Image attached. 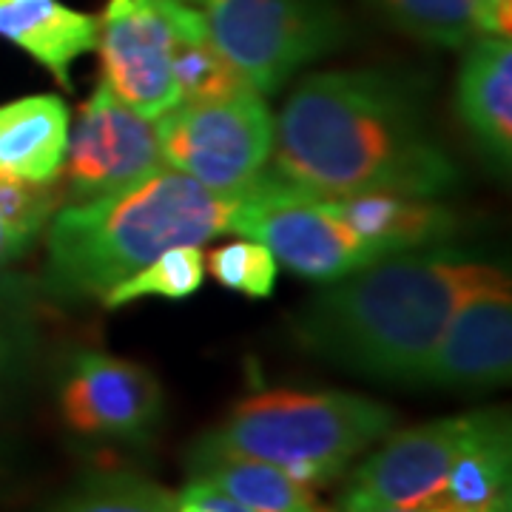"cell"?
<instances>
[{
  "instance_id": "obj_1",
  "label": "cell",
  "mask_w": 512,
  "mask_h": 512,
  "mask_svg": "<svg viewBox=\"0 0 512 512\" xmlns=\"http://www.w3.org/2000/svg\"><path fill=\"white\" fill-rule=\"evenodd\" d=\"M274 168L288 194L330 200L456 191L458 165L427 120L419 92L379 69L316 72L274 117Z\"/></svg>"
},
{
  "instance_id": "obj_2",
  "label": "cell",
  "mask_w": 512,
  "mask_h": 512,
  "mask_svg": "<svg viewBox=\"0 0 512 512\" xmlns=\"http://www.w3.org/2000/svg\"><path fill=\"white\" fill-rule=\"evenodd\" d=\"M501 274L450 251H402L328 282L296 316L302 348L367 379L413 384L464 296Z\"/></svg>"
},
{
  "instance_id": "obj_3",
  "label": "cell",
  "mask_w": 512,
  "mask_h": 512,
  "mask_svg": "<svg viewBox=\"0 0 512 512\" xmlns=\"http://www.w3.org/2000/svg\"><path fill=\"white\" fill-rule=\"evenodd\" d=\"M248 191L217 194L163 165L123 191L63 205L49 222L43 285L57 299L103 296L168 248L237 234Z\"/></svg>"
},
{
  "instance_id": "obj_4",
  "label": "cell",
  "mask_w": 512,
  "mask_h": 512,
  "mask_svg": "<svg viewBox=\"0 0 512 512\" xmlns=\"http://www.w3.org/2000/svg\"><path fill=\"white\" fill-rule=\"evenodd\" d=\"M396 430V410L342 390H265L248 396L188 453V470L211 458H251L311 490L333 484L356 458Z\"/></svg>"
},
{
  "instance_id": "obj_5",
  "label": "cell",
  "mask_w": 512,
  "mask_h": 512,
  "mask_svg": "<svg viewBox=\"0 0 512 512\" xmlns=\"http://www.w3.org/2000/svg\"><path fill=\"white\" fill-rule=\"evenodd\" d=\"M197 6L211 40L256 94L279 92L345 37L333 0H183Z\"/></svg>"
},
{
  "instance_id": "obj_6",
  "label": "cell",
  "mask_w": 512,
  "mask_h": 512,
  "mask_svg": "<svg viewBox=\"0 0 512 512\" xmlns=\"http://www.w3.org/2000/svg\"><path fill=\"white\" fill-rule=\"evenodd\" d=\"M154 126L163 163L217 194H245L271 163L274 114L256 92L177 103Z\"/></svg>"
},
{
  "instance_id": "obj_7",
  "label": "cell",
  "mask_w": 512,
  "mask_h": 512,
  "mask_svg": "<svg viewBox=\"0 0 512 512\" xmlns=\"http://www.w3.org/2000/svg\"><path fill=\"white\" fill-rule=\"evenodd\" d=\"M237 234L259 239L279 265L311 282H336L390 256L376 242L356 234L328 200L288 194L268 171L242 202Z\"/></svg>"
},
{
  "instance_id": "obj_8",
  "label": "cell",
  "mask_w": 512,
  "mask_h": 512,
  "mask_svg": "<svg viewBox=\"0 0 512 512\" xmlns=\"http://www.w3.org/2000/svg\"><path fill=\"white\" fill-rule=\"evenodd\" d=\"M157 126L100 83L83 103L63 157L66 205L97 200L140 183L163 168Z\"/></svg>"
},
{
  "instance_id": "obj_9",
  "label": "cell",
  "mask_w": 512,
  "mask_h": 512,
  "mask_svg": "<svg viewBox=\"0 0 512 512\" xmlns=\"http://www.w3.org/2000/svg\"><path fill=\"white\" fill-rule=\"evenodd\" d=\"M60 419L89 441H146L163 419V387L148 367L103 350H80L57 382Z\"/></svg>"
},
{
  "instance_id": "obj_10",
  "label": "cell",
  "mask_w": 512,
  "mask_h": 512,
  "mask_svg": "<svg viewBox=\"0 0 512 512\" xmlns=\"http://www.w3.org/2000/svg\"><path fill=\"white\" fill-rule=\"evenodd\" d=\"M171 46L163 0H109L97 18L100 83L128 109L157 120L180 103Z\"/></svg>"
},
{
  "instance_id": "obj_11",
  "label": "cell",
  "mask_w": 512,
  "mask_h": 512,
  "mask_svg": "<svg viewBox=\"0 0 512 512\" xmlns=\"http://www.w3.org/2000/svg\"><path fill=\"white\" fill-rule=\"evenodd\" d=\"M493 410L424 421L402 433H390L353 470L345 495L421 507L441 487L456 458L473 444Z\"/></svg>"
},
{
  "instance_id": "obj_12",
  "label": "cell",
  "mask_w": 512,
  "mask_h": 512,
  "mask_svg": "<svg viewBox=\"0 0 512 512\" xmlns=\"http://www.w3.org/2000/svg\"><path fill=\"white\" fill-rule=\"evenodd\" d=\"M512 376V288L507 274L478 285L450 316L413 384L490 390Z\"/></svg>"
},
{
  "instance_id": "obj_13",
  "label": "cell",
  "mask_w": 512,
  "mask_h": 512,
  "mask_svg": "<svg viewBox=\"0 0 512 512\" xmlns=\"http://www.w3.org/2000/svg\"><path fill=\"white\" fill-rule=\"evenodd\" d=\"M456 109L464 128L495 165L512 160V46L504 37L478 35L461 60Z\"/></svg>"
},
{
  "instance_id": "obj_14",
  "label": "cell",
  "mask_w": 512,
  "mask_h": 512,
  "mask_svg": "<svg viewBox=\"0 0 512 512\" xmlns=\"http://www.w3.org/2000/svg\"><path fill=\"white\" fill-rule=\"evenodd\" d=\"M0 37L72 92V69L97 46V18L60 0H0Z\"/></svg>"
},
{
  "instance_id": "obj_15",
  "label": "cell",
  "mask_w": 512,
  "mask_h": 512,
  "mask_svg": "<svg viewBox=\"0 0 512 512\" xmlns=\"http://www.w3.org/2000/svg\"><path fill=\"white\" fill-rule=\"evenodd\" d=\"M424 512H512L510 416L493 410L473 444L456 458Z\"/></svg>"
},
{
  "instance_id": "obj_16",
  "label": "cell",
  "mask_w": 512,
  "mask_h": 512,
  "mask_svg": "<svg viewBox=\"0 0 512 512\" xmlns=\"http://www.w3.org/2000/svg\"><path fill=\"white\" fill-rule=\"evenodd\" d=\"M330 208L356 234L376 242L387 254L433 248L456 234V214L433 200L399 194H356L330 197Z\"/></svg>"
},
{
  "instance_id": "obj_17",
  "label": "cell",
  "mask_w": 512,
  "mask_h": 512,
  "mask_svg": "<svg viewBox=\"0 0 512 512\" xmlns=\"http://www.w3.org/2000/svg\"><path fill=\"white\" fill-rule=\"evenodd\" d=\"M69 106L55 94H32L0 106V171L52 180L69 146Z\"/></svg>"
},
{
  "instance_id": "obj_18",
  "label": "cell",
  "mask_w": 512,
  "mask_h": 512,
  "mask_svg": "<svg viewBox=\"0 0 512 512\" xmlns=\"http://www.w3.org/2000/svg\"><path fill=\"white\" fill-rule=\"evenodd\" d=\"M254 512H328L308 484L251 458H211L188 470Z\"/></svg>"
},
{
  "instance_id": "obj_19",
  "label": "cell",
  "mask_w": 512,
  "mask_h": 512,
  "mask_svg": "<svg viewBox=\"0 0 512 512\" xmlns=\"http://www.w3.org/2000/svg\"><path fill=\"white\" fill-rule=\"evenodd\" d=\"M373 3L399 32L433 46L464 49L481 35L476 0H373Z\"/></svg>"
},
{
  "instance_id": "obj_20",
  "label": "cell",
  "mask_w": 512,
  "mask_h": 512,
  "mask_svg": "<svg viewBox=\"0 0 512 512\" xmlns=\"http://www.w3.org/2000/svg\"><path fill=\"white\" fill-rule=\"evenodd\" d=\"M205 282V254L200 245H180L168 248L165 254L151 259L140 271L126 276L114 288L103 293L106 308H123L131 302H140L148 296L160 299H188L200 291Z\"/></svg>"
},
{
  "instance_id": "obj_21",
  "label": "cell",
  "mask_w": 512,
  "mask_h": 512,
  "mask_svg": "<svg viewBox=\"0 0 512 512\" xmlns=\"http://www.w3.org/2000/svg\"><path fill=\"white\" fill-rule=\"evenodd\" d=\"M46 512H177V493L137 473H97Z\"/></svg>"
},
{
  "instance_id": "obj_22",
  "label": "cell",
  "mask_w": 512,
  "mask_h": 512,
  "mask_svg": "<svg viewBox=\"0 0 512 512\" xmlns=\"http://www.w3.org/2000/svg\"><path fill=\"white\" fill-rule=\"evenodd\" d=\"M63 202L66 188L60 174L37 183L0 171V222L9 231V237L18 242L20 251H26L49 228Z\"/></svg>"
},
{
  "instance_id": "obj_23",
  "label": "cell",
  "mask_w": 512,
  "mask_h": 512,
  "mask_svg": "<svg viewBox=\"0 0 512 512\" xmlns=\"http://www.w3.org/2000/svg\"><path fill=\"white\" fill-rule=\"evenodd\" d=\"M205 271L228 291L268 299L276 291L279 262L271 248L262 245L259 239H239L211 251L205 259Z\"/></svg>"
},
{
  "instance_id": "obj_24",
  "label": "cell",
  "mask_w": 512,
  "mask_h": 512,
  "mask_svg": "<svg viewBox=\"0 0 512 512\" xmlns=\"http://www.w3.org/2000/svg\"><path fill=\"white\" fill-rule=\"evenodd\" d=\"M35 356V322L23 293H0V407L18 393Z\"/></svg>"
},
{
  "instance_id": "obj_25",
  "label": "cell",
  "mask_w": 512,
  "mask_h": 512,
  "mask_svg": "<svg viewBox=\"0 0 512 512\" xmlns=\"http://www.w3.org/2000/svg\"><path fill=\"white\" fill-rule=\"evenodd\" d=\"M177 512H254L231 495L217 490L205 478H191L183 493H177Z\"/></svg>"
},
{
  "instance_id": "obj_26",
  "label": "cell",
  "mask_w": 512,
  "mask_h": 512,
  "mask_svg": "<svg viewBox=\"0 0 512 512\" xmlns=\"http://www.w3.org/2000/svg\"><path fill=\"white\" fill-rule=\"evenodd\" d=\"M478 29L481 35L504 37L510 40L512 32V0H476Z\"/></svg>"
},
{
  "instance_id": "obj_27",
  "label": "cell",
  "mask_w": 512,
  "mask_h": 512,
  "mask_svg": "<svg viewBox=\"0 0 512 512\" xmlns=\"http://www.w3.org/2000/svg\"><path fill=\"white\" fill-rule=\"evenodd\" d=\"M339 512H424L419 507H399V504H382V501H367L356 495H342V510Z\"/></svg>"
},
{
  "instance_id": "obj_28",
  "label": "cell",
  "mask_w": 512,
  "mask_h": 512,
  "mask_svg": "<svg viewBox=\"0 0 512 512\" xmlns=\"http://www.w3.org/2000/svg\"><path fill=\"white\" fill-rule=\"evenodd\" d=\"M23 254L18 248V242L9 237V231L3 228V222H0V271L12 262V259H18V256Z\"/></svg>"
}]
</instances>
